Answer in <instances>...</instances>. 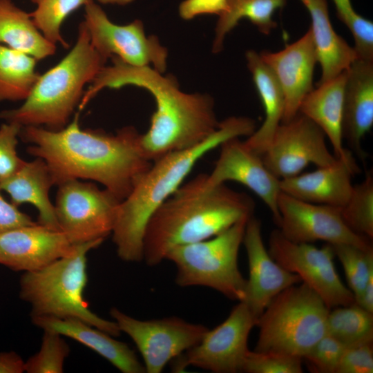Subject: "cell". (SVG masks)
I'll use <instances>...</instances> for the list:
<instances>
[{"label":"cell","mask_w":373,"mask_h":373,"mask_svg":"<svg viewBox=\"0 0 373 373\" xmlns=\"http://www.w3.org/2000/svg\"><path fill=\"white\" fill-rule=\"evenodd\" d=\"M106 61L93 46L82 21L70 52L40 75L21 106L1 111L0 119L22 126L44 125L50 131L64 128L82 98L84 86L93 82Z\"/></svg>","instance_id":"cell-5"},{"label":"cell","mask_w":373,"mask_h":373,"mask_svg":"<svg viewBox=\"0 0 373 373\" xmlns=\"http://www.w3.org/2000/svg\"><path fill=\"white\" fill-rule=\"evenodd\" d=\"M325 137L314 122L298 113L280 124L261 157L277 178L293 177L310 164L320 167L335 162L336 158L328 149Z\"/></svg>","instance_id":"cell-15"},{"label":"cell","mask_w":373,"mask_h":373,"mask_svg":"<svg viewBox=\"0 0 373 373\" xmlns=\"http://www.w3.org/2000/svg\"><path fill=\"white\" fill-rule=\"evenodd\" d=\"M103 241L77 244L69 254L21 276L19 296L30 304L32 317L79 319L113 337L120 335L115 321L102 318L91 312L83 296L88 282L87 254Z\"/></svg>","instance_id":"cell-6"},{"label":"cell","mask_w":373,"mask_h":373,"mask_svg":"<svg viewBox=\"0 0 373 373\" xmlns=\"http://www.w3.org/2000/svg\"><path fill=\"white\" fill-rule=\"evenodd\" d=\"M287 0H227V10L219 16L213 42V53L223 48L226 35L244 18L249 19L264 35H269L277 23L273 19L276 10L282 9Z\"/></svg>","instance_id":"cell-28"},{"label":"cell","mask_w":373,"mask_h":373,"mask_svg":"<svg viewBox=\"0 0 373 373\" xmlns=\"http://www.w3.org/2000/svg\"><path fill=\"white\" fill-rule=\"evenodd\" d=\"M25 362L14 352L0 353V373L24 372Z\"/></svg>","instance_id":"cell-42"},{"label":"cell","mask_w":373,"mask_h":373,"mask_svg":"<svg viewBox=\"0 0 373 373\" xmlns=\"http://www.w3.org/2000/svg\"><path fill=\"white\" fill-rule=\"evenodd\" d=\"M247 65L251 73L265 111V119L260 126L245 141L260 155L265 151L282 123L285 111V97L282 88L271 69L253 50L245 54Z\"/></svg>","instance_id":"cell-26"},{"label":"cell","mask_w":373,"mask_h":373,"mask_svg":"<svg viewBox=\"0 0 373 373\" xmlns=\"http://www.w3.org/2000/svg\"><path fill=\"white\" fill-rule=\"evenodd\" d=\"M21 128L16 122H8L0 126V183L16 173L25 162L17 152Z\"/></svg>","instance_id":"cell-38"},{"label":"cell","mask_w":373,"mask_h":373,"mask_svg":"<svg viewBox=\"0 0 373 373\" xmlns=\"http://www.w3.org/2000/svg\"><path fill=\"white\" fill-rule=\"evenodd\" d=\"M303 358L275 352L249 350L242 372L247 373H301Z\"/></svg>","instance_id":"cell-36"},{"label":"cell","mask_w":373,"mask_h":373,"mask_svg":"<svg viewBox=\"0 0 373 373\" xmlns=\"http://www.w3.org/2000/svg\"><path fill=\"white\" fill-rule=\"evenodd\" d=\"M110 313L136 345L148 373L161 372L170 361L198 344L209 329L176 316L142 321L115 307Z\"/></svg>","instance_id":"cell-12"},{"label":"cell","mask_w":373,"mask_h":373,"mask_svg":"<svg viewBox=\"0 0 373 373\" xmlns=\"http://www.w3.org/2000/svg\"><path fill=\"white\" fill-rule=\"evenodd\" d=\"M258 319L245 302L239 301L221 324L208 329L198 344L172 360L173 372H184L189 366L216 373L242 372L249 350V335Z\"/></svg>","instance_id":"cell-10"},{"label":"cell","mask_w":373,"mask_h":373,"mask_svg":"<svg viewBox=\"0 0 373 373\" xmlns=\"http://www.w3.org/2000/svg\"><path fill=\"white\" fill-rule=\"evenodd\" d=\"M256 128L251 118L230 117L221 121L218 130L200 144L153 162L119 205L112 232L118 256L126 262L143 260L145 228L155 211L181 186L200 158L228 139L249 137Z\"/></svg>","instance_id":"cell-4"},{"label":"cell","mask_w":373,"mask_h":373,"mask_svg":"<svg viewBox=\"0 0 373 373\" xmlns=\"http://www.w3.org/2000/svg\"><path fill=\"white\" fill-rule=\"evenodd\" d=\"M99 3L103 4H117L120 6H125L132 3L134 0H97Z\"/></svg>","instance_id":"cell-43"},{"label":"cell","mask_w":373,"mask_h":373,"mask_svg":"<svg viewBox=\"0 0 373 373\" xmlns=\"http://www.w3.org/2000/svg\"><path fill=\"white\" fill-rule=\"evenodd\" d=\"M219 147L220 155L214 168L206 174L207 184L215 186L234 181L245 185L263 201L277 223L280 218L277 204L281 191L280 179L267 169L261 155L239 137L228 139Z\"/></svg>","instance_id":"cell-16"},{"label":"cell","mask_w":373,"mask_h":373,"mask_svg":"<svg viewBox=\"0 0 373 373\" xmlns=\"http://www.w3.org/2000/svg\"><path fill=\"white\" fill-rule=\"evenodd\" d=\"M347 226L356 233L373 238V177L368 173L365 178L353 186L346 204L341 208Z\"/></svg>","instance_id":"cell-31"},{"label":"cell","mask_w":373,"mask_h":373,"mask_svg":"<svg viewBox=\"0 0 373 373\" xmlns=\"http://www.w3.org/2000/svg\"><path fill=\"white\" fill-rule=\"evenodd\" d=\"M36 9L30 17L38 30L52 44L59 43L68 47L62 37L60 28L66 18L81 6H86L93 0H31Z\"/></svg>","instance_id":"cell-32"},{"label":"cell","mask_w":373,"mask_h":373,"mask_svg":"<svg viewBox=\"0 0 373 373\" xmlns=\"http://www.w3.org/2000/svg\"><path fill=\"white\" fill-rule=\"evenodd\" d=\"M85 8L83 21L95 49L106 60L117 57L135 66H147L163 73L166 68L167 49L155 35L146 36L143 23L135 19L126 25L113 23L94 1Z\"/></svg>","instance_id":"cell-13"},{"label":"cell","mask_w":373,"mask_h":373,"mask_svg":"<svg viewBox=\"0 0 373 373\" xmlns=\"http://www.w3.org/2000/svg\"><path fill=\"white\" fill-rule=\"evenodd\" d=\"M330 309L304 283L276 295L258 319L255 351L303 357L327 334Z\"/></svg>","instance_id":"cell-7"},{"label":"cell","mask_w":373,"mask_h":373,"mask_svg":"<svg viewBox=\"0 0 373 373\" xmlns=\"http://www.w3.org/2000/svg\"><path fill=\"white\" fill-rule=\"evenodd\" d=\"M332 246L334 255L343 267L348 288L352 292L356 303L361 296L370 275L373 273V248L363 249L347 244Z\"/></svg>","instance_id":"cell-33"},{"label":"cell","mask_w":373,"mask_h":373,"mask_svg":"<svg viewBox=\"0 0 373 373\" xmlns=\"http://www.w3.org/2000/svg\"><path fill=\"white\" fill-rule=\"evenodd\" d=\"M308 10L318 62L321 67L320 84L347 70L357 58L354 47L338 35L329 17L327 0H300Z\"/></svg>","instance_id":"cell-25"},{"label":"cell","mask_w":373,"mask_h":373,"mask_svg":"<svg viewBox=\"0 0 373 373\" xmlns=\"http://www.w3.org/2000/svg\"><path fill=\"white\" fill-rule=\"evenodd\" d=\"M37 59L0 45V102L25 100L40 77Z\"/></svg>","instance_id":"cell-29"},{"label":"cell","mask_w":373,"mask_h":373,"mask_svg":"<svg viewBox=\"0 0 373 373\" xmlns=\"http://www.w3.org/2000/svg\"><path fill=\"white\" fill-rule=\"evenodd\" d=\"M248 220H241L210 238L170 251L166 260L176 267V284L207 287L231 300L242 301L247 280L240 271L238 259Z\"/></svg>","instance_id":"cell-8"},{"label":"cell","mask_w":373,"mask_h":373,"mask_svg":"<svg viewBox=\"0 0 373 373\" xmlns=\"http://www.w3.org/2000/svg\"><path fill=\"white\" fill-rule=\"evenodd\" d=\"M32 321L44 330L73 338L93 350L124 373L146 372L135 352L124 342L89 324L75 318L34 316Z\"/></svg>","instance_id":"cell-23"},{"label":"cell","mask_w":373,"mask_h":373,"mask_svg":"<svg viewBox=\"0 0 373 373\" xmlns=\"http://www.w3.org/2000/svg\"><path fill=\"white\" fill-rule=\"evenodd\" d=\"M242 243L249 270L242 301L258 318L276 295L301 280L271 258L262 240L261 222L254 216L247 222Z\"/></svg>","instance_id":"cell-18"},{"label":"cell","mask_w":373,"mask_h":373,"mask_svg":"<svg viewBox=\"0 0 373 373\" xmlns=\"http://www.w3.org/2000/svg\"><path fill=\"white\" fill-rule=\"evenodd\" d=\"M75 245L62 231L37 222L0 234V264L14 271H33L69 254Z\"/></svg>","instance_id":"cell-19"},{"label":"cell","mask_w":373,"mask_h":373,"mask_svg":"<svg viewBox=\"0 0 373 373\" xmlns=\"http://www.w3.org/2000/svg\"><path fill=\"white\" fill-rule=\"evenodd\" d=\"M262 60L271 69L285 97L282 123L298 113L305 97L313 88V76L318 62L311 29L293 44L278 52L262 51Z\"/></svg>","instance_id":"cell-17"},{"label":"cell","mask_w":373,"mask_h":373,"mask_svg":"<svg viewBox=\"0 0 373 373\" xmlns=\"http://www.w3.org/2000/svg\"><path fill=\"white\" fill-rule=\"evenodd\" d=\"M121 202L93 182L66 181L58 185L54 204L59 229L73 245L104 240L113 232Z\"/></svg>","instance_id":"cell-9"},{"label":"cell","mask_w":373,"mask_h":373,"mask_svg":"<svg viewBox=\"0 0 373 373\" xmlns=\"http://www.w3.org/2000/svg\"><path fill=\"white\" fill-rule=\"evenodd\" d=\"M0 190V234L18 227L32 225L37 222L18 207L5 200Z\"/></svg>","instance_id":"cell-41"},{"label":"cell","mask_w":373,"mask_h":373,"mask_svg":"<svg viewBox=\"0 0 373 373\" xmlns=\"http://www.w3.org/2000/svg\"><path fill=\"white\" fill-rule=\"evenodd\" d=\"M267 250L278 264L298 275L330 309L355 303L352 292L336 270L335 255L330 244L318 248L312 243L294 242L284 237L278 229L271 232Z\"/></svg>","instance_id":"cell-11"},{"label":"cell","mask_w":373,"mask_h":373,"mask_svg":"<svg viewBox=\"0 0 373 373\" xmlns=\"http://www.w3.org/2000/svg\"><path fill=\"white\" fill-rule=\"evenodd\" d=\"M327 334L345 347L373 342V313L356 303L329 310Z\"/></svg>","instance_id":"cell-30"},{"label":"cell","mask_w":373,"mask_h":373,"mask_svg":"<svg viewBox=\"0 0 373 373\" xmlns=\"http://www.w3.org/2000/svg\"><path fill=\"white\" fill-rule=\"evenodd\" d=\"M79 113L64 128L22 126L19 137L31 144L28 153L47 164L55 185L85 179L100 183L120 201L150 169L153 162L144 154L141 135L132 126L115 134L82 129Z\"/></svg>","instance_id":"cell-1"},{"label":"cell","mask_w":373,"mask_h":373,"mask_svg":"<svg viewBox=\"0 0 373 373\" xmlns=\"http://www.w3.org/2000/svg\"><path fill=\"white\" fill-rule=\"evenodd\" d=\"M338 19L352 34L357 57L373 60V23L357 13L351 0H332Z\"/></svg>","instance_id":"cell-35"},{"label":"cell","mask_w":373,"mask_h":373,"mask_svg":"<svg viewBox=\"0 0 373 373\" xmlns=\"http://www.w3.org/2000/svg\"><path fill=\"white\" fill-rule=\"evenodd\" d=\"M346 70L335 77L318 84L303 99L299 108L314 122L329 140L336 159L355 160L343 146V105Z\"/></svg>","instance_id":"cell-22"},{"label":"cell","mask_w":373,"mask_h":373,"mask_svg":"<svg viewBox=\"0 0 373 373\" xmlns=\"http://www.w3.org/2000/svg\"><path fill=\"white\" fill-rule=\"evenodd\" d=\"M55 185L46 163L36 157L26 162L7 180L0 183V190L6 192L11 202L17 207L22 204H32L39 212V224L60 231L51 202L49 191Z\"/></svg>","instance_id":"cell-24"},{"label":"cell","mask_w":373,"mask_h":373,"mask_svg":"<svg viewBox=\"0 0 373 373\" xmlns=\"http://www.w3.org/2000/svg\"><path fill=\"white\" fill-rule=\"evenodd\" d=\"M28 54L37 60L55 54L56 44L38 30L30 13L11 0H0V45Z\"/></svg>","instance_id":"cell-27"},{"label":"cell","mask_w":373,"mask_h":373,"mask_svg":"<svg viewBox=\"0 0 373 373\" xmlns=\"http://www.w3.org/2000/svg\"><path fill=\"white\" fill-rule=\"evenodd\" d=\"M39 351L29 358L24 364L28 373H61L69 354L70 348L62 336L50 330H44Z\"/></svg>","instance_id":"cell-34"},{"label":"cell","mask_w":373,"mask_h":373,"mask_svg":"<svg viewBox=\"0 0 373 373\" xmlns=\"http://www.w3.org/2000/svg\"><path fill=\"white\" fill-rule=\"evenodd\" d=\"M345 347L338 340L326 334L303 357V360L312 372L336 373Z\"/></svg>","instance_id":"cell-37"},{"label":"cell","mask_w":373,"mask_h":373,"mask_svg":"<svg viewBox=\"0 0 373 373\" xmlns=\"http://www.w3.org/2000/svg\"><path fill=\"white\" fill-rule=\"evenodd\" d=\"M343 105V139L361 158V142L373 125V60L355 59L346 70Z\"/></svg>","instance_id":"cell-21"},{"label":"cell","mask_w":373,"mask_h":373,"mask_svg":"<svg viewBox=\"0 0 373 373\" xmlns=\"http://www.w3.org/2000/svg\"><path fill=\"white\" fill-rule=\"evenodd\" d=\"M227 9V0H184L179 6V15L190 20L202 15L223 14Z\"/></svg>","instance_id":"cell-40"},{"label":"cell","mask_w":373,"mask_h":373,"mask_svg":"<svg viewBox=\"0 0 373 373\" xmlns=\"http://www.w3.org/2000/svg\"><path fill=\"white\" fill-rule=\"evenodd\" d=\"M372 343L346 347L336 373H372Z\"/></svg>","instance_id":"cell-39"},{"label":"cell","mask_w":373,"mask_h":373,"mask_svg":"<svg viewBox=\"0 0 373 373\" xmlns=\"http://www.w3.org/2000/svg\"><path fill=\"white\" fill-rule=\"evenodd\" d=\"M359 171L355 160L336 159L314 171L280 180V191L306 202L341 208L351 195L352 178Z\"/></svg>","instance_id":"cell-20"},{"label":"cell","mask_w":373,"mask_h":373,"mask_svg":"<svg viewBox=\"0 0 373 373\" xmlns=\"http://www.w3.org/2000/svg\"><path fill=\"white\" fill-rule=\"evenodd\" d=\"M246 193L225 184L209 186L200 173L181 186L150 217L143 240V260L155 266L173 248L202 241L254 216Z\"/></svg>","instance_id":"cell-3"},{"label":"cell","mask_w":373,"mask_h":373,"mask_svg":"<svg viewBox=\"0 0 373 373\" xmlns=\"http://www.w3.org/2000/svg\"><path fill=\"white\" fill-rule=\"evenodd\" d=\"M277 204L278 230L292 242L312 243L322 240L332 245L347 244L363 249L372 248L370 240L347 226L341 207L306 202L282 191Z\"/></svg>","instance_id":"cell-14"},{"label":"cell","mask_w":373,"mask_h":373,"mask_svg":"<svg viewBox=\"0 0 373 373\" xmlns=\"http://www.w3.org/2000/svg\"><path fill=\"white\" fill-rule=\"evenodd\" d=\"M111 59L112 64L104 66L84 92L79 108L82 110L105 88L131 85L149 91L155 99L156 111L149 130L141 135V146L151 162L169 153L194 147L219 128L214 100L209 95L184 93L174 76H164L149 66H132L117 57Z\"/></svg>","instance_id":"cell-2"}]
</instances>
